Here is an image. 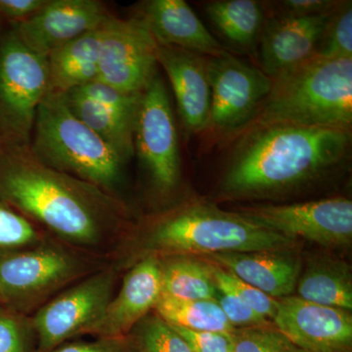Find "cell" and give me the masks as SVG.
Wrapping results in <instances>:
<instances>
[{
    "label": "cell",
    "mask_w": 352,
    "mask_h": 352,
    "mask_svg": "<svg viewBox=\"0 0 352 352\" xmlns=\"http://www.w3.org/2000/svg\"><path fill=\"white\" fill-rule=\"evenodd\" d=\"M0 199L82 252L103 248L126 226L127 208L119 198L48 168L30 145L0 143Z\"/></svg>",
    "instance_id": "1"
},
{
    "label": "cell",
    "mask_w": 352,
    "mask_h": 352,
    "mask_svg": "<svg viewBox=\"0 0 352 352\" xmlns=\"http://www.w3.org/2000/svg\"><path fill=\"white\" fill-rule=\"evenodd\" d=\"M222 182L229 196H263L319 179L349 160L351 131L278 124L242 134Z\"/></svg>",
    "instance_id": "2"
},
{
    "label": "cell",
    "mask_w": 352,
    "mask_h": 352,
    "mask_svg": "<svg viewBox=\"0 0 352 352\" xmlns=\"http://www.w3.org/2000/svg\"><path fill=\"white\" fill-rule=\"evenodd\" d=\"M272 80L270 95L242 134L278 124L351 131L352 58H314Z\"/></svg>",
    "instance_id": "3"
},
{
    "label": "cell",
    "mask_w": 352,
    "mask_h": 352,
    "mask_svg": "<svg viewBox=\"0 0 352 352\" xmlns=\"http://www.w3.org/2000/svg\"><path fill=\"white\" fill-rule=\"evenodd\" d=\"M147 254L182 256L280 251L293 239L210 204L192 203L157 217L145 232Z\"/></svg>",
    "instance_id": "4"
},
{
    "label": "cell",
    "mask_w": 352,
    "mask_h": 352,
    "mask_svg": "<svg viewBox=\"0 0 352 352\" xmlns=\"http://www.w3.org/2000/svg\"><path fill=\"white\" fill-rule=\"evenodd\" d=\"M30 148L48 168L109 193L113 194L122 182L126 164L69 110L62 95L48 94L41 102Z\"/></svg>",
    "instance_id": "5"
},
{
    "label": "cell",
    "mask_w": 352,
    "mask_h": 352,
    "mask_svg": "<svg viewBox=\"0 0 352 352\" xmlns=\"http://www.w3.org/2000/svg\"><path fill=\"white\" fill-rule=\"evenodd\" d=\"M82 252L45 239L30 249L0 254L3 305L31 316L64 287L105 267Z\"/></svg>",
    "instance_id": "6"
},
{
    "label": "cell",
    "mask_w": 352,
    "mask_h": 352,
    "mask_svg": "<svg viewBox=\"0 0 352 352\" xmlns=\"http://www.w3.org/2000/svg\"><path fill=\"white\" fill-rule=\"evenodd\" d=\"M50 94L47 57L27 47L12 25L0 28V143L30 145L39 105Z\"/></svg>",
    "instance_id": "7"
},
{
    "label": "cell",
    "mask_w": 352,
    "mask_h": 352,
    "mask_svg": "<svg viewBox=\"0 0 352 352\" xmlns=\"http://www.w3.org/2000/svg\"><path fill=\"white\" fill-rule=\"evenodd\" d=\"M117 270L107 266L82 278L31 316L36 352H50L76 336L90 333L113 296Z\"/></svg>",
    "instance_id": "8"
},
{
    "label": "cell",
    "mask_w": 352,
    "mask_h": 352,
    "mask_svg": "<svg viewBox=\"0 0 352 352\" xmlns=\"http://www.w3.org/2000/svg\"><path fill=\"white\" fill-rule=\"evenodd\" d=\"M207 69L212 103L205 132L214 138L241 135L270 95L272 78L230 52L207 57Z\"/></svg>",
    "instance_id": "9"
},
{
    "label": "cell",
    "mask_w": 352,
    "mask_h": 352,
    "mask_svg": "<svg viewBox=\"0 0 352 352\" xmlns=\"http://www.w3.org/2000/svg\"><path fill=\"white\" fill-rule=\"evenodd\" d=\"M133 148L155 188L162 194L173 192L179 183L182 159L170 94L160 72L141 95Z\"/></svg>",
    "instance_id": "10"
},
{
    "label": "cell",
    "mask_w": 352,
    "mask_h": 352,
    "mask_svg": "<svg viewBox=\"0 0 352 352\" xmlns=\"http://www.w3.org/2000/svg\"><path fill=\"white\" fill-rule=\"evenodd\" d=\"M157 50L142 21L112 14L103 25L97 80L126 94H142L159 72Z\"/></svg>",
    "instance_id": "11"
},
{
    "label": "cell",
    "mask_w": 352,
    "mask_h": 352,
    "mask_svg": "<svg viewBox=\"0 0 352 352\" xmlns=\"http://www.w3.org/2000/svg\"><path fill=\"white\" fill-rule=\"evenodd\" d=\"M237 214L289 239L300 237L325 247L346 245L352 238V201L342 197L244 208Z\"/></svg>",
    "instance_id": "12"
},
{
    "label": "cell",
    "mask_w": 352,
    "mask_h": 352,
    "mask_svg": "<svg viewBox=\"0 0 352 352\" xmlns=\"http://www.w3.org/2000/svg\"><path fill=\"white\" fill-rule=\"evenodd\" d=\"M142 94H126L94 80L62 97L69 110L126 164L134 156V126Z\"/></svg>",
    "instance_id": "13"
},
{
    "label": "cell",
    "mask_w": 352,
    "mask_h": 352,
    "mask_svg": "<svg viewBox=\"0 0 352 352\" xmlns=\"http://www.w3.org/2000/svg\"><path fill=\"white\" fill-rule=\"evenodd\" d=\"M273 322L302 351L351 352L352 317L347 310L288 296L278 300Z\"/></svg>",
    "instance_id": "14"
},
{
    "label": "cell",
    "mask_w": 352,
    "mask_h": 352,
    "mask_svg": "<svg viewBox=\"0 0 352 352\" xmlns=\"http://www.w3.org/2000/svg\"><path fill=\"white\" fill-rule=\"evenodd\" d=\"M112 13L99 0H48L31 19L11 25L23 43L41 56L100 27Z\"/></svg>",
    "instance_id": "15"
},
{
    "label": "cell",
    "mask_w": 352,
    "mask_h": 352,
    "mask_svg": "<svg viewBox=\"0 0 352 352\" xmlns=\"http://www.w3.org/2000/svg\"><path fill=\"white\" fill-rule=\"evenodd\" d=\"M333 12L307 17L272 16L266 20L258 45L261 71L274 78L314 59Z\"/></svg>",
    "instance_id": "16"
},
{
    "label": "cell",
    "mask_w": 352,
    "mask_h": 352,
    "mask_svg": "<svg viewBox=\"0 0 352 352\" xmlns=\"http://www.w3.org/2000/svg\"><path fill=\"white\" fill-rule=\"evenodd\" d=\"M157 60L168 76L185 131L190 134L205 132L212 103L207 56L182 48L157 45Z\"/></svg>",
    "instance_id": "17"
},
{
    "label": "cell",
    "mask_w": 352,
    "mask_h": 352,
    "mask_svg": "<svg viewBox=\"0 0 352 352\" xmlns=\"http://www.w3.org/2000/svg\"><path fill=\"white\" fill-rule=\"evenodd\" d=\"M162 296L161 258L146 254L124 276L119 294L109 302L90 335L122 337L156 307Z\"/></svg>",
    "instance_id": "18"
},
{
    "label": "cell",
    "mask_w": 352,
    "mask_h": 352,
    "mask_svg": "<svg viewBox=\"0 0 352 352\" xmlns=\"http://www.w3.org/2000/svg\"><path fill=\"white\" fill-rule=\"evenodd\" d=\"M135 16L157 45L182 48L207 57L229 52L184 0H148L139 6Z\"/></svg>",
    "instance_id": "19"
},
{
    "label": "cell",
    "mask_w": 352,
    "mask_h": 352,
    "mask_svg": "<svg viewBox=\"0 0 352 352\" xmlns=\"http://www.w3.org/2000/svg\"><path fill=\"white\" fill-rule=\"evenodd\" d=\"M208 258L271 298L291 295L300 277L298 259L280 251L221 252L210 254Z\"/></svg>",
    "instance_id": "20"
},
{
    "label": "cell",
    "mask_w": 352,
    "mask_h": 352,
    "mask_svg": "<svg viewBox=\"0 0 352 352\" xmlns=\"http://www.w3.org/2000/svg\"><path fill=\"white\" fill-rule=\"evenodd\" d=\"M103 25L69 41L47 57L50 94L62 95L97 80Z\"/></svg>",
    "instance_id": "21"
},
{
    "label": "cell",
    "mask_w": 352,
    "mask_h": 352,
    "mask_svg": "<svg viewBox=\"0 0 352 352\" xmlns=\"http://www.w3.org/2000/svg\"><path fill=\"white\" fill-rule=\"evenodd\" d=\"M206 13L224 41L238 52L256 50L263 32L264 7L256 0H214Z\"/></svg>",
    "instance_id": "22"
},
{
    "label": "cell",
    "mask_w": 352,
    "mask_h": 352,
    "mask_svg": "<svg viewBox=\"0 0 352 352\" xmlns=\"http://www.w3.org/2000/svg\"><path fill=\"white\" fill-rule=\"evenodd\" d=\"M298 298L323 307L352 309V280L346 264L323 259L308 266L298 280Z\"/></svg>",
    "instance_id": "23"
},
{
    "label": "cell",
    "mask_w": 352,
    "mask_h": 352,
    "mask_svg": "<svg viewBox=\"0 0 352 352\" xmlns=\"http://www.w3.org/2000/svg\"><path fill=\"white\" fill-rule=\"evenodd\" d=\"M155 310L170 325L187 330L228 333L235 330L215 300H188L161 296Z\"/></svg>",
    "instance_id": "24"
},
{
    "label": "cell",
    "mask_w": 352,
    "mask_h": 352,
    "mask_svg": "<svg viewBox=\"0 0 352 352\" xmlns=\"http://www.w3.org/2000/svg\"><path fill=\"white\" fill-rule=\"evenodd\" d=\"M162 296L179 300H214L215 286L210 265L191 258L161 261Z\"/></svg>",
    "instance_id": "25"
},
{
    "label": "cell",
    "mask_w": 352,
    "mask_h": 352,
    "mask_svg": "<svg viewBox=\"0 0 352 352\" xmlns=\"http://www.w3.org/2000/svg\"><path fill=\"white\" fill-rule=\"evenodd\" d=\"M45 239L39 227L0 199V254L30 249Z\"/></svg>",
    "instance_id": "26"
},
{
    "label": "cell",
    "mask_w": 352,
    "mask_h": 352,
    "mask_svg": "<svg viewBox=\"0 0 352 352\" xmlns=\"http://www.w3.org/2000/svg\"><path fill=\"white\" fill-rule=\"evenodd\" d=\"M314 58L324 60L352 58L351 1H342L329 18Z\"/></svg>",
    "instance_id": "27"
},
{
    "label": "cell",
    "mask_w": 352,
    "mask_h": 352,
    "mask_svg": "<svg viewBox=\"0 0 352 352\" xmlns=\"http://www.w3.org/2000/svg\"><path fill=\"white\" fill-rule=\"evenodd\" d=\"M131 333L139 352H193L173 326L159 315L145 317Z\"/></svg>",
    "instance_id": "28"
},
{
    "label": "cell",
    "mask_w": 352,
    "mask_h": 352,
    "mask_svg": "<svg viewBox=\"0 0 352 352\" xmlns=\"http://www.w3.org/2000/svg\"><path fill=\"white\" fill-rule=\"evenodd\" d=\"M210 273L215 286L231 292L241 302L256 314L273 320L278 309V300L266 295L263 292L236 277L232 273L222 270L217 265H210Z\"/></svg>",
    "instance_id": "29"
},
{
    "label": "cell",
    "mask_w": 352,
    "mask_h": 352,
    "mask_svg": "<svg viewBox=\"0 0 352 352\" xmlns=\"http://www.w3.org/2000/svg\"><path fill=\"white\" fill-rule=\"evenodd\" d=\"M0 352H36L31 316L0 305Z\"/></svg>",
    "instance_id": "30"
},
{
    "label": "cell",
    "mask_w": 352,
    "mask_h": 352,
    "mask_svg": "<svg viewBox=\"0 0 352 352\" xmlns=\"http://www.w3.org/2000/svg\"><path fill=\"white\" fill-rule=\"evenodd\" d=\"M232 337L234 352H305L270 325L235 329Z\"/></svg>",
    "instance_id": "31"
},
{
    "label": "cell",
    "mask_w": 352,
    "mask_h": 352,
    "mask_svg": "<svg viewBox=\"0 0 352 352\" xmlns=\"http://www.w3.org/2000/svg\"><path fill=\"white\" fill-rule=\"evenodd\" d=\"M214 300L219 303L227 319L235 329L270 325L267 318L256 314L227 289L217 287Z\"/></svg>",
    "instance_id": "32"
},
{
    "label": "cell",
    "mask_w": 352,
    "mask_h": 352,
    "mask_svg": "<svg viewBox=\"0 0 352 352\" xmlns=\"http://www.w3.org/2000/svg\"><path fill=\"white\" fill-rule=\"evenodd\" d=\"M340 0H282L268 2L266 6L273 9V16L307 17L333 12L342 4Z\"/></svg>",
    "instance_id": "33"
},
{
    "label": "cell",
    "mask_w": 352,
    "mask_h": 352,
    "mask_svg": "<svg viewBox=\"0 0 352 352\" xmlns=\"http://www.w3.org/2000/svg\"><path fill=\"white\" fill-rule=\"evenodd\" d=\"M50 352H139L131 333L122 337H98L91 342H64Z\"/></svg>",
    "instance_id": "34"
},
{
    "label": "cell",
    "mask_w": 352,
    "mask_h": 352,
    "mask_svg": "<svg viewBox=\"0 0 352 352\" xmlns=\"http://www.w3.org/2000/svg\"><path fill=\"white\" fill-rule=\"evenodd\" d=\"M173 328L186 340L193 352L234 351L232 333L191 331L177 326Z\"/></svg>",
    "instance_id": "35"
},
{
    "label": "cell",
    "mask_w": 352,
    "mask_h": 352,
    "mask_svg": "<svg viewBox=\"0 0 352 352\" xmlns=\"http://www.w3.org/2000/svg\"><path fill=\"white\" fill-rule=\"evenodd\" d=\"M48 0H0V19L4 24L16 25L31 19Z\"/></svg>",
    "instance_id": "36"
},
{
    "label": "cell",
    "mask_w": 352,
    "mask_h": 352,
    "mask_svg": "<svg viewBox=\"0 0 352 352\" xmlns=\"http://www.w3.org/2000/svg\"><path fill=\"white\" fill-rule=\"evenodd\" d=\"M6 25V24H4V23H3V22H2V20H1V19H0V28H1V27H2V25Z\"/></svg>",
    "instance_id": "37"
},
{
    "label": "cell",
    "mask_w": 352,
    "mask_h": 352,
    "mask_svg": "<svg viewBox=\"0 0 352 352\" xmlns=\"http://www.w3.org/2000/svg\"><path fill=\"white\" fill-rule=\"evenodd\" d=\"M0 305H3V302H2L1 296H0Z\"/></svg>",
    "instance_id": "38"
},
{
    "label": "cell",
    "mask_w": 352,
    "mask_h": 352,
    "mask_svg": "<svg viewBox=\"0 0 352 352\" xmlns=\"http://www.w3.org/2000/svg\"><path fill=\"white\" fill-rule=\"evenodd\" d=\"M234 352V351H233Z\"/></svg>",
    "instance_id": "39"
}]
</instances>
